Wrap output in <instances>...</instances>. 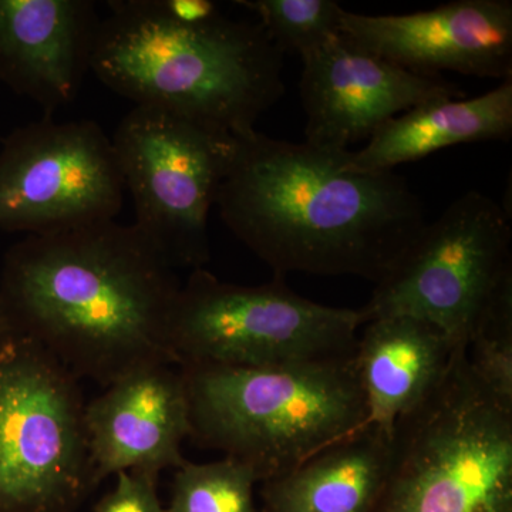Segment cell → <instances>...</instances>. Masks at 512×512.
<instances>
[{
	"label": "cell",
	"mask_w": 512,
	"mask_h": 512,
	"mask_svg": "<svg viewBox=\"0 0 512 512\" xmlns=\"http://www.w3.org/2000/svg\"><path fill=\"white\" fill-rule=\"evenodd\" d=\"M349 151L258 131L238 137L215 205L274 276L349 275L376 285L426 225L403 177L350 171Z\"/></svg>",
	"instance_id": "obj_1"
},
{
	"label": "cell",
	"mask_w": 512,
	"mask_h": 512,
	"mask_svg": "<svg viewBox=\"0 0 512 512\" xmlns=\"http://www.w3.org/2000/svg\"><path fill=\"white\" fill-rule=\"evenodd\" d=\"M136 225L116 220L25 237L3 256L0 295L23 335L100 386L174 365L168 322L181 284Z\"/></svg>",
	"instance_id": "obj_2"
},
{
	"label": "cell",
	"mask_w": 512,
	"mask_h": 512,
	"mask_svg": "<svg viewBox=\"0 0 512 512\" xmlns=\"http://www.w3.org/2000/svg\"><path fill=\"white\" fill-rule=\"evenodd\" d=\"M92 72L136 106L156 107L232 136L284 97V55L258 22L175 19L164 0H109Z\"/></svg>",
	"instance_id": "obj_3"
},
{
	"label": "cell",
	"mask_w": 512,
	"mask_h": 512,
	"mask_svg": "<svg viewBox=\"0 0 512 512\" xmlns=\"http://www.w3.org/2000/svg\"><path fill=\"white\" fill-rule=\"evenodd\" d=\"M356 353L266 367L178 366L190 439L237 458L262 481L367 426Z\"/></svg>",
	"instance_id": "obj_4"
},
{
	"label": "cell",
	"mask_w": 512,
	"mask_h": 512,
	"mask_svg": "<svg viewBox=\"0 0 512 512\" xmlns=\"http://www.w3.org/2000/svg\"><path fill=\"white\" fill-rule=\"evenodd\" d=\"M375 512H512V407L473 375L463 348L394 426Z\"/></svg>",
	"instance_id": "obj_5"
},
{
	"label": "cell",
	"mask_w": 512,
	"mask_h": 512,
	"mask_svg": "<svg viewBox=\"0 0 512 512\" xmlns=\"http://www.w3.org/2000/svg\"><path fill=\"white\" fill-rule=\"evenodd\" d=\"M362 326L359 309L303 298L281 276L244 286L200 268L177 293L168 348L175 366L289 365L355 355Z\"/></svg>",
	"instance_id": "obj_6"
},
{
	"label": "cell",
	"mask_w": 512,
	"mask_h": 512,
	"mask_svg": "<svg viewBox=\"0 0 512 512\" xmlns=\"http://www.w3.org/2000/svg\"><path fill=\"white\" fill-rule=\"evenodd\" d=\"M79 382L22 332L0 346V512H73L97 487Z\"/></svg>",
	"instance_id": "obj_7"
},
{
	"label": "cell",
	"mask_w": 512,
	"mask_h": 512,
	"mask_svg": "<svg viewBox=\"0 0 512 512\" xmlns=\"http://www.w3.org/2000/svg\"><path fill=\"white\" fill-rule=\"evenodd\" d=\"M111 141L138 231L174 268H204L211 258L208 218L238 137L171 111L134 106Z\"/></svg>",
	"instance_id": "obj_8"
},
{
	"label": "cell",
	"mask_w": 512,
	"mask_h": 512,
	"mask_svg": "<svg viewBox=\"0 0 512 512\" xmlns=\"http://www.w3.org/2000/svg\"><path fill=\"white\" fill-rule=\"evenodd\" d=\"M510 214L468 191L424 225L359 309L363 325L410 316L463 348L501 282L512 274Z\"/></svg>",
	"instance_id": "obj_9"
},
{
	"label": "cell",
	"mask_w": 512,
	"mask_h": 512,
	"mask_svg": "<svg viewBox=\"0 0 512 512\" xmlns=\"http://www.w3.org/2000/svg\"><path fill=\"white\" fill-rule=\"evenodd\" d=\"M124 181L113 141L93 120L43 116L0 147V231L42 237L116 220Z\"/></svg>",
	"instance_id": "obj_10"
},
{
	"label": "cell",
	"mask_w": 512,
	"mask_h": 512,
	"mask_svg": "<svg viewBox=\"0 0 512 512\" xmlns=\"http://www.w3.org/2000/svg\"><path fill=\"white\" fill-rule=\"evenodd\" d=\"M299 90L306 114L305 143L349 151L387 121L460 90L441 76H423L367 52L340 33L303 57Z\"/></svg>",
	"instance_id": "obj_11"
},
{
	"label": "cell",
	"mask_w": 512,
	"mask_h": 512,
	"mask_svg": "<svg viewBox=\"0 0 512 512\" xmlns=\"http://www.w3.org/2000/svg\"><path fill=\"white\" fill-rule=\"evenodd\" d=\"M340 33L367 52L423 76L456 72L512 80L510 0H456L406 15L343 9Z\"/></svg>",
	"instance_id": "obj_12"
},
{
	"label": "cell",
	"mask_w": 512,
	"mask_h": 512,
	"mask_svg": "<svg viewBox=\"0 0 512 512\" xmlns=\"http://www.w3.org/2000/svg\"><path fill=\"white\" fill-rule=\"evenodd\" d=\"M141 367L86 404L90 463L96 484L120 473L158 477L183 466L190 437V404L180 369Z\"/></svg>",
	"instance_id": "obj_13"
},
{
	"label": "cell",
	"mask_w": 512,
	"mask_h": 512,
	"mask_svg": "<svg viewBox=\"0 0 512 512\" xmlns=\"http://www.w3.org/2000/svg\"><path fill=\"white\" fill-rule=\"evenodd\" d=\"M100 22L93 0H0V83L53 117L92 72Z\"/></svg>",
	"instance_id": "obj_14"
},
{
	"label": "cell",
	"mask_w": 512,
	"mask_h": 512,
	"mask_svg": "<svg viewBox=\"0 0 512 512\" xmlns=\"http://www.w3.org/2000/svg\"><path fill=\"white\" fill-rule=\"evenodd\" d=\"M362 329L355 357L367 426L392 437L397 421L443 382L461 346L436 326L410 316L370 320Z\"/></svg>",
	"instance_id": "obj_15"
},
{
	"label": "cell",
	"mask_w": 512,
	"mask_h": 512,
	"mask_svg": "<svg viewBox=\"0 0 512 512\" xmlns=\"http://www.w3.org/2000/svg\"><path fill=\"white\" fill-rule=\"evenodd\" d=\"M512 134V80L471 99H437L387 121L357 151L346 168L384 173L443 148L483 141H507Z\"/></svg>",
	"instance_id": "obj_16"
},
{
	"label": "cell",
	"mask_w": 512,
	"mask_h": 512,
	"mask_svg": "<svg viewBox=\"0 0 512 512\" xmlns=\"http://www.w3.org/2000/svg\"><path fill=\"white\" fill-rule=\"evenodd\" d=\"M390 460V437L366 426L288 473L262 481L265 512H375Z\"/></svg>",
	"instance_id": "obj_17"
},
{
	"label": "cell",
	"mask_w": 512,
	"mask_h": 512,
	"mask_svg": "<svg viewBox=\"0 0 512 512\" xmlns=\"http://www.w3.org/2000/svg\"><path fill=\"white\" fill-rule=\"evenodd\" d=\"M258 473L237 458L212 463L185 461L177 468L167 512H256Z\"/></svg>",
	"instance_id": "obj_18"
},
{
	"label": "cell",
	"mask_w": 512,
	"mask_h": 512,
	"mask_svg": "<svg viewBox=\"0 0 512 512\" xmlns=\"http://www.w3.org/2000/svg\"><path fill=\"white\" fill-rule=\"evenodd\" d=\"M254 13L282 55H312L340 35L342 6L335 0H237Z\"/></svg>",
	"instance_id": "obj_19"
},
{
	"label": "cell",
	"mask_w": 512,
	"mask_h": 512,
	"mask_svg": "<svg viewBox=\"0 0 512 512\" xmlns=\"http://www.w3.org/2000/svg\"><path fill=\"white\" fill-rule=\"evenodd\" d=\"M463 353L485 389L512 407V274L488 302Z\"/></svg>",
	"instance_id": "obj_20"
},
{
	"label": "cell",
	"mask_w": 512,
	"mask_h": 512,
	"mask_svg": "<svg viewBox=\"0 0 512 512\" xmlns=\"http://www.w3.org/2000/svg\"><path fill=\"white\" fill-rule=\"evenodd\" d=\"M116 485L96 505V512H167L158 498V477L117 474Z\"/></svg>",
	"instance_id": "obj_21"
},
{
	"label": "cell",
	"mask_w": 512,
	"mask_h": 512,
	"mask_svg": "<svg viewBox=\"0 0 512 512\" xmlns=\"http://www.w3.org/2000/svg\"><path fill=\"white\" fill-rule=\"evenodd\" d=\"M165 8L184 23H201L218 15V6L211 0H164Z\"/></svg>",
	"instance_id": "obj_22"
},
{
	"label": "cell",
	"mask_w": 512,
	"mask_h": 512,
	"mask_svg": "<svg viewBox=\"0 0 512 512\" xmlns=\"http://www.w3.org/2000/svg\"><path fill=\"white\" fill-rule=\"evenodd\" d=\"M16 333H20L18 325H16L12 313H10L8 306L3 301L2 295H0V346L8 342Z\"/></svg>",
	"instance_id": "obj_23"
}]
</instances>
